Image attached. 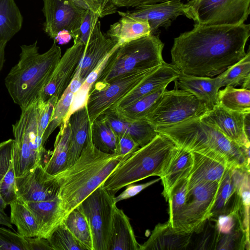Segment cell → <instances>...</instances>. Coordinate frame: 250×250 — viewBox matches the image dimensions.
Segmentation results:
<instances>
[{"label":"cell","mask_w":250,"mask_h":250,"mask_svg":"<svg viewBox=\"0 0 250 250\" xmlns=\"http://www.w3.org/2000/svg\"><path fill=\"white\" fill-rule=\"evenodd\" d=\"M42 12L45 17L43 29L54 39L61 30L70 33L80 26L86 10L74 0H43Z\"/></svg>","instance_id":"13"},{"label":"cell","mask_w":250,"mask_h":250,"mask_svg":"<svg viewBox=\"0 0 250 250\" xmlns=\"http://www.w3.org/2000/svg\"><path fill=\"white\" fill-rule=\"evenodd\" d=\"M0 225L13 228L12 224L11 222L10 217L6 213L0 212Z\"/></svg>","instance_id":"53"},{"label":"cell","mask_w":250,"mask_h":250,"mask_svg":"<svg viewBox=\"0 0 250 250\" xmlns=\"http://www.w3.org/2000/svg\"><path fill=\"white\" fill-rule=\"evenodd\" d=\"M10 219L16 226L18 233L24 238L38 237L39 228L37 222L27 204L20 198L10 204Z\"/></svg>","instance_id":"32"},{"label":"cell","mask_w":250,"mask_h":250,"mask_svg":"<svg viewBox=\"0 0 250 250\" xmlns=\"http://www.w3.org/2000/svg\"><path fill=\"white\" fill-rule=\"evenodd\" d=\"M121 18L111 25L106 35L118 42L120 44L150 35L147 21L134 17L127 11L118 12Z\"/></svg>","instance_id":"28"},{"label":"cell","mask_w":250,"mask_h":250,"mask_svg":"<svg viewBox=\"0 0 250 250\" xmlns=\"http://www.w3.org/2000/svg\"><path fill=\"white\" fill-rule=\"evenodd\" d=\"M70 125L68 120L62 122L60 125L55 141L54 150L51 156L43 166L44 170L54 175L66 167L69 154Z\"/></svg>","instance_id":"31"},{"label":"cell","mask_w":250,"mask_h":250,"mask_svg":"<svg viewBox=\"0 0 250 250\" xmlns=\"http://www.w3.org/2000/svg\"><path fill=\"white\" fill-rule=\"evenodd\" d=\"M72 37L70 33L66 30L60 31L53 40L55 42L61 44L67 43L71 40Z\"/></svg>","instance_id":"50"},{"label":"cell","mask_w":250,"mask_h":250,"mask_svg":"<svg viewBox=\"0 0 250 250\" xmlns=\"http://www.w3.org/2000/svg\"><path fill=\"white\" fill-rule=\"evenodd\" d=\"M53 250H86L62 222L47 238Z\"/></svg>","instance_id":"40"},{"label":"cell","mask_w":250,"mask_h":250,"mask_svg":"<svg viewBox=\"0 0 250 250\" xmlns=\"http://www.w3.org/2000/svg\"><path fill=\"white\" fill-rule=\"evenodd\" d=\"M78 4L86 9L98 13L100 17L112 14L116 7L110 0H74Z\"/></svg>","instance_id":"45"},{"label":"cell","mask_w":250,"mask_h":250,"mask_svg":"<svg viewBox=\"0 0 250 250\" xmlns=\"http://www.w3.org/2000/svg\"><path fill=\"white\" fill-rule=\"evenodd\" d=\"M185 4L181 0H170L163 2L135 7L127 11L132 16L147 21L150 35H157L162 27L168 28L180 15H184Z\"/></svg>","instance_id":"18"},{"label":"cell","mask_w":250,"mask_h":250,"mask_svg":"<svg viewBox=\"0 0 250 250\" xmlns=\"http://www.w3.org/2000/svg\"><path fill=\"white\" fill-rule=\"evenodd\" d=\"M160 179V178L155 179L143 184L132 183L127 185L126 188L119 195L114 197L115 203L137 195L144 189L159 181Z\"/></svg>","instance_id":"47"},{"label":"cell","mask_w":250,"mask_h":250,"mask_svg":"<svg viewBox=\"0 0 250 250\" xmlns=\"http://www.w3.org/2000/svg\"><path fill=\"white\" fill-rule=\"evenodd\" d=\"M119 45L118 42L102 32L101 22L98 21L90 33L73 79L83 84L87 77L104 62Z\"/></svg>","instance_id":"15"},{"label":"cell","mask_w":250,"mask_h":250,"mask_svg":"<svg viewBox=\"0 0 250 250\" xmlns=\"http://www.w3.org/2000/svg\"><path fill=\"white\" fill-rule=\"evenodd\" d=\"M85 46L80 43L68 48L61 57L50 80L38 99L47 101L52 97L58 100L71 83L82 57Z\"/></svg>","instance_id":"16"},{"label":"cell","mask_w":250,"mask_h":250,"mask_svg":"<svg viewBox=\"0 0 250 250\" xmlns=\"http://www.w3.org/2000/svg\"><path fill=\"white\" fill-rule=\"evenodd\" d=\"M208 110L191 93L177 88L166 89L146 119L156 129L199 118Z\"/></svg>","instance_id":"8"},{"label":"cell","mask_w":250,"mask_h":250,"mask_svg":"<svg viewBox=\"0 0 250 250\" xmlns=\"http://www.w3.org/2000/svg\"><path fill=\"white\" fill-rule=\"evenodd\" d=\"M214 219L217 229L220 234L229 233L239 228L243 229L237 213L221 215Z\"/></svg>","instance_id":"46"},{"label":"cell","mask_w":250,"mask_h":250,"mask_svg":"<svg viewBox=\"0 0 250 250\" xmlns=\"http://www.w3.org/2000/svg\"><path fill=\"white\" fill-rule=\"evenodd\" d=\"M18 198L24 202L44 201L59 196L60 186L55 175L39 165L23 175L15 178Z\"/></svg>","instance_id":"14"},{"label":"cell","mask_w":250,"mask_h":250,"mask_svg":"<svg viewBox=\"0 0 250 250\" xmlns=\"http://www.w3.org/2000/svg\"><path fill=\"white\" fill-rule=\"evenodd\" d=\"M74 93L67 87L57 102L48 125L42 137L44 144L54 130L61 125L70 110Z\"/></svg>","instance_id":"39"},{"label":"cell","mask_w":250,"mask_h":250,"mask_svg":"<svg viewBox=\"0 0 250 250\" xmlns=\"http://www.w3.org/2000/svg\"><path fill=\"white\" fill-rule=\"evenodd\" d=\"M188 0H187V1H188Z\"/></svg>","instance_id":"57"},{"label":"cell","mask_w":250,"mask_h":250,"mask_svg":"<svg viewBox=\"0 0 250 250\" xmlns=\"http://www.w3.org/2000/svg\"><path fill=\"white\" fill-rule=\"evenodd\" d=\"M164 47L159 35H149L120 44L110 54L92 85L102 86L126 74L159 66L165 62Z\"/></svg>","instance_id":"6"},{"label":"cell","mask_w":250,"mask_h":250,"mask_svg":"<svg viewBox=\"0 0 250 250\" xmlns=\"http://www.w3.org/2000/svg\"><path fill=\"white\" fill-rule=\"evenodd\" d=\"M18 63L4 80L8 92L14 103L21 109L38 99L50 80L61 57V47L54 42L45 52L40 53L37 41L21 46Z\"/></svg>","instance_id":"3"},{"label":"cell","mask_w":250,"mask_h":250,"mask_svg":"<svg viewBox=\"0 0 250 250\" xmlns=\"http://www.w3.org/2000/svg\"><path fill=\"white\" fill-rule=\"evenodd\" d=\"M26 204L37 222L39 228L38 237L47 239L65 217L59 196L44 201Z\"/></svg>","instance_id":"25"},{"label":"cell","mask_w":250,"mask_h":250,"mask_svg":"<svg viewBox=\"0 0 250 250\" xmlns=\"http://www.w3.org/2000/svg\"><path fill=\"white\" fill-rule=\"evenodd\" d=\"M140 147L138 144L127 134H123L118 138L117 154L130 155Z\"/></svg>","instance_id":"48"},{"label":"cell","mask_w":250,"mask_h":250,"mask_svg":"<svg viewBox=\"0 0 250 250\" xmlns=\"http://www.w3.org/2000/svg\"><path fill=\"white\" fill-rule=\"evenodd\" d=\"M167 85L164 86L139 98L127 106L115 111L122 116L130 119H146L148 114L157 103Z\"/></svg>","instance_id":"37"},{"label":"cell","mask_w":250,"mask_h":250,"mask_svg":"<svg viewBox=\"0 0 250 250\" xmlns=\"http://www.w3.org/2000/svg\"><path fill=\"white\" fill-rule=\"evenodd\" d=\"M219 104L229 110L250 113V90L244 88L227 86L218 93Z\"/></svg>","instance_id":"36"},{"label":"cell","mask_w":250,"mask_h":250,"mask_svg":"<svg viewBox=\"0 0 250 250\" xmlns=\"http://www.w3.org/2000/svg\"><path fill=\"white\" fill-rule=\"evenodd\" d=\"M28 250H53L47 239L35 237L26 238Z\"/></svg>","instance_id":"49"},{"label":"cell","mask_w":250,"mask_h":250,"mask_svg":"<svg viewBox=\"0 0 250 250\" xmlns=\"http://www.w3.org/2000/svg\"><path fill=\"white\" fill-rule=\"evenodd\" d=\"M23 18L14 0H0V42H8L21 29Z\"/></svg>","instance_id":"33"},{"label":"cell","mask_w":250,"mask_h":250,"mask_svg":"<svg viewBox=\"0 0 250 250\" xmlns=\"http://www.w3.org/2000/svg\"><path fill=\"white\" fill-rule=\"evenodd\" d=\"M192 153L176 145L168 164L160 177L163 186L162 195L168 201L173 189L188 178L192 167Z\"/></svg>","instance_id":"21"},{"label":"cell","mask_w":250,"mask_h":250,"mask_svg":"<svg viewBox=\"0 0 250 250\" xmlns=\"http://www.w3.org/2000/svg\"><path fill=\"white\" fill-rule=\"evenodd\" d=\"M130 155L108 154L100 151L93 143L91 129L86 145L76 161L54 175L59 184V197L65 217Z\"/></svg>","instance_id":"2"},{"label":"cell","mask_w":250,"mask_h":250,"mask_svg":"<svg viewBox=\"0 0 250 250\" xmlns=\"http://www.w3.org/2000/svg\"><path fill=\"white\" fill-rule=\"evenodd\" d=\"M0 250H28L27 240L18 232L0 227Z\"/></svg>","instance_id":"43"},{"label":"cell","mask_w":250,"mask_h":250,"mask_svg":"<svg viewBox=\"0 0 250 250\" xmlns=\"http://www.w3.org/2000/svg\"><path fill=\"white\" fill-rule=\"evenodd\" d=\"M176 88L187 91L203 102L209 110L219 104L218 93L221 87L217 77H202L181 73L174 81Z\"/></svg>","instance_id":"23"},{"label":"cell","mask_w":250,"mask_h":250,"mask_svg":"<svg viewBox=\"0 0 250 250\" xmlns=\"http://www.w3.org/2000/svg\"><path fill=\"white\" fill-rule=\"evenodd\" d=\"M14 139L0 143V191L7 205L18 198L13 164Z\"/></svg>","instance_id":"30"},{"label":"cell","mask_w":250,"mask_h":250,"mask_svg":"<svg viewBox=\"0 0 250 250\" xmlns=\"http://www.w3.org/2000/svg\"><path fill=\"white\" fill-rule=\"evenodd\" d=\"M100 17L99 14L86 9L79 27L71 33L74 43H80L85 46L91 32Z\"/></svg>","instance_id":"41"},{"label":"cell","mask_w":250,"mask_h":250,"mask_svg":"<svg viewBox=\"0 0 250 250\" xmlns=\"http://www.w3.org/2000/svg\"><path fill=\"white\" fill-rule=\"evenodd\" d=\"M7 206V205L3 199L0 191V212L3 213H5L4 210Z\"/></svg>","instance_id":"56"},{"label":"cell","mask_w":250,"mask_h":250,"mask_svg":"<svg viewBox=\"0 0 250 250\" xmlns=\"http://www.w3.org/2000/svg\"><path fill=\"white\" fill-rule=\"evenodd\" d=\"M242 207L240 194L231 177L230 169L220 181L214 203L209 218L229 213L238 214Z\"/></svg>","instance_id":"29"},{"label":"cell","mask_w":250,"mask_h":250,"mask_svg":"<svg viewBox=\"0 0 250 250\" xmlns=\"http://www.w3.org/2000/svg\"><path fill=\"white\" fill-rule=\"evenodd\" d=\"M103 115L118 138L123 134L129 135L140 147L148 144L158 134L146 119H128L110 109Z\"/></svg>","instance_id":"20"},{"label":"cell","mask_w":250,"mask_h":250,"mask_svg":"<svg viewBox=\"0 0 250 250\" xmlns=\"http://www.w3.org/2000/svg\"><path fill=\"white\" fill-rule=\"evenodd\" d=\"M68 120L70 125L71 133L66 168L71 166L79 157L86 145L91 129L86 105L73 112Z\"/></svg>","instance_id":"27"},{"label":"cell","mask_w":250,"mask_h":250,"mask_svg":"<svg viewBox=\"0 0 250 250\" xmlns=\"http://www.w3.org/2000/svg\"><path fill=\"white\" fill-rule=\"evenodd\" d=\"M188 179L183 180L172 190L167 201L169 204L168 221L171 222L184 206L187 196Z\"/></svg>","instance_id":"42"},{"label":"cell","mask_w":250,"mask_h":250,"mask_svg":"<svg viewBox=\"0 0 250 250\" xmlns=\"http://www.w3.org/2000/svg\"><path fill=\"white\" fill-rule=\"evenodd\" d=\"M63 222L86 250H93L89 224L84 215L77 207L66 216Z\"/></svg>","instance_id":"38"},{"label":"cell","mask_w":250,"mask_h":250,"mask_svg":"<svg viewBox=\"0 0 250 250\" xmlns=\"http://www.w3.org/2000/svg\"><path fill=\"white\" fill-rule=\"evenodd\" d=\"M91 129L93 143L98 149L106 153L117 154L118 137L103 114L91 124Z\"/></svg>","instance_id":"35"},{"label":"cell","mask_w":250,"mask_h":250,"mask_svg":"<svg viewBox=\"0 0 250 250\" xmlns=\"http://www.w3.org/2000/svg\"><path fill=\"white\" fill-rule=\"evenodd\" d=\"M7 43L5 41L0 42V73L5 62V48Z\"/></svg>","instance_id":"52"},{"label":"cell","mask_w":250,"mask_h":250,"mask_svg":"<svg viewBox=\"0 0 250 250\" xmlns=\"http://www.w3.org/2000/svg\"><path fill=\"white\" fill-rule=\"evenodd\" d=\"M250 35V24H194L192 30L174 39L170 51L172 64L183 74L213 77L246 55Z\"/></svg>","instance_id":"1"},{"label":"cell","mask_w":250,"mask_h":250,"mask_svg":"<svg viewBox=\"0 0 250 250\" xmlns=\"http://www.w3.org/2000/svg\"><path fill=\"white\" fill-rule=\"evenodd\" d=\"M220 182H200L188 186L185 204L170 222L172 226L178 231H195L210 216Z\"/></svg>","instance_id":"11"},{"label":"cell","mask_w":250,"mask_h":250,"mask_svg":"<svg viewBox=\"0 0 250 250\" xmlns=\"http://www.w3.org/2000/svg\"><path fill=\"white\" fill-rule=\"evenodd\" d=\"M114 197L100 186L77 207L89 224L93 250H107L112 216L116 206Z\"/></svg>","instance_id":"10"},{"label":"cell","mask_w":250,"mask_h":250,"mask_svg":"<svg viewBox=\"0 0 250 250\" xmlns=\"http://www.w3.org/2000/svg\"><path fill=\"white\" fill-rule=\"evenodd\" d=\"M221 87L240 86L241 88H250V52L240 61L217 75Z\"/></svg>","instance_id":"34"},{"label":"cell","mask_w":250,"mask_h":250,"mask_svg":"<svg viewBox=\"0 0 250 250\" xmlns=\"http://www.w3.org/2000/svg\"><path fill=\"white\" fill-rule=\"evenodd\" d=\"M244 128L247 137L250 139V113L245 115L244 121Z\"/></svg>","instance_id":"54"},{"label":"cell","mask_w":250,"mask_h":250,"mask_svg":"<svg viewBox=\"0 0 250 250\" xmlns=\"http://www.w3.org/2000/svg\"><path fill=\"white\" fill-rule=\"evenodd\" d=\"M170 0H132L129 7H136L139 6L152 4L169 1Z\"/></svg>","instance_id":"51"},{"label":"cell","mask_w":250,"mask_h":250,"mask_svg":"<svg viewBox=\"0 0 250 250\" xmlns=\"http://www.w3.org/2000/svg\"><path fill=\"white\" fill-rule=\"evenodd\" d=\"M176 146L224 160L230 168L250 169V148L242 147L199 118L156 129Z\"/></svg>","instance_id":"4"},{"label":"cell","mask_w":250,"mask_h":250,"mask_svg":"<svg viewBox=\"0 0 250 250\" xmlns=\"http://www.w3.org/2000/svg\"><path fill=\"white\" fill-rule=\"evenodd\" d=\"M192 167L188 179V186L200 182H220L226 171L230 169L223 159L191 152Z\"/></svg>","instance_id":"24"},{"label":"cell","mask_w":250,"mask_h":250,"mask_svg":"<svg viewBox=\"0 0 250 250\" xmlns=\"http://www.w3.org/2000/svg\"><path fill=\"white\" fill-rule=\"evenodd\" d=\"M128 216L116 206L112 216L107 250H139Z\"/></svg>","instance_id":"26"},{"label":"cell","mask_w":250,"mask_h":250,"mask_svg":"<svg viewBox=\"0 0 250 250\" xmlns=\"http://www.w3.org/2000/svg\"><path fill=\"white\" fill-rule=\"evenodd\" d=\"M58 101L55 97H52L47 101L37 100L38 132L42 137L48 125Z\"/></svg>","instance_id":"44"},{"label":"cell","mask_w":250,"mask_h":250,"mask_svg":"<svg viewBox=\"0 0 250 250\" xmlns=\"http://www.w3.org/2000/svg\"><path fill=\"white\" fill-rule=\"evenodd\" d=\"M110 1L116 7H129V5L132 0H110Z\"/></svg>","instance_id":"55"},{"label":"cell","mask_w":250,"mask_h":250,"mask_svg":"<svg viewBox=\"0 0 250 250\" xmlns=\"http://www.w3.org/2000/svg\"><path fill=\"white\" fill-rule=\"evenodd\" d=\"M246 114L229 110L218 104L208 111L199 119L215 128L239 146L250 148V141L244 128Z\"/></svg>","instance_id":"17"},{"label":"cell","mask_w":250,"mask_h":250,"mask_svg":"<svg viewBox=\"0 0 250 250\" xmlns=\"http://www.w3.org/2000/svg\"><path fill=\"white\" fill-rule=\"evenodd\" d=\"M156 67L126 74L102 86L92 85L86 104L90 123L130 92Z\"/></svg>","instance_id":"12"},{"label":"cell","mask_w":250,"mask_h":250,"mask_svg":"<svg viewBox=\"0 0 250 250\" xmlns=\"http://www.w3.org/2000/svg\"><path fill=\"white\" fill-rule=\"evenodd\" d=\"M21 110L19 119L12 125L13 164L16 177L39 165H43V156L47 152L38 132L37 101Z\"/></svg>","instance_id":"7"},{"label":"cell","mask_w":250,"mask_h":250,"mask_svg":"<svg viewBox=\"0 0 250 250\" xmlns=\"http://www.w3.org/2000/svg\"><path fill=\"white\" fill-rule=\"evenodd\" d=\"M250 5V0H189L184 15L197 24L236 25L247 20Z\"/></svg>","instance_id":"9"},{"label":"cell","mask_w":250,"mask_h":250,"mask_svg":"<svg viewBox=\"0 0 250 250\" xmlns=\"http://www.w3.org/2000/svg\"><path fill=\"white\" fill-rule=\"evenodd\" d=\"M175 146L170 139L158 133L121 162L101 186L115 195L129 184L152 176L160 177Z\"/></svg>","instance_id":"5"},{"label":"cell","mask_w":250,"mask_h":250,"mask_svg":"<svg viewBox=\"0 0 250 250\" xmlns=\"http://www.w3.org/2000/svg\"><path fill=\"white\" fill-rule=\"evenodd\" d=\"M192 233L178 231L169 221L159 223L139 250H183L189 245Z\"/></svg>","instance_id":"22"},{"label":"cell","mask_w":250,"mask_h":250,"mask_svg":"<svg viewBox=\"0 0 250 250\" xmlns=\"http://www.w3.org/2000/svg\"><path fill=\"white\" fill-rule=\"evenodd\" d=\"M181 73L172 64L167 63L165 62L109 109H123L142 97L164 86L168 85L170 83L174 81Z\"/></svg>","instance_id":"19"}]
</instances>
